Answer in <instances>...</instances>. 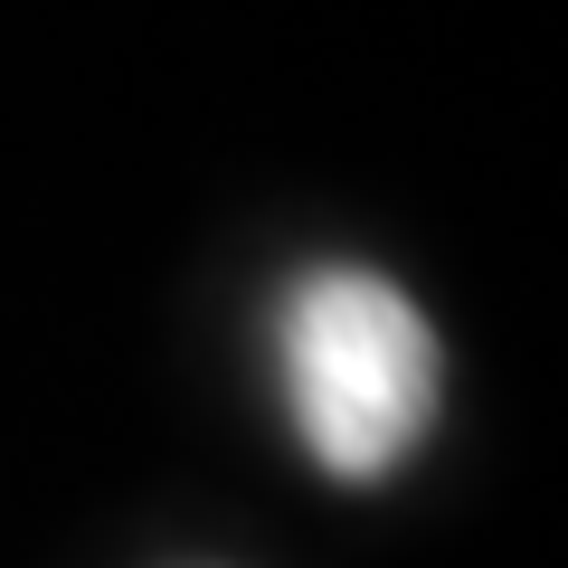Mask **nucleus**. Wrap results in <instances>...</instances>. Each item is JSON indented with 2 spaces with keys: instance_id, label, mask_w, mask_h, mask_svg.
Returning <instances> with one entry per match:
<instances>
[{
  "instance_id": "1",
  "label": "nucleus",
  "mask_w": 568,
  "mask_h": 568,
  "mask_svg": "<svg viewBox=\"0 0 568 568\" xmlns=\"http://www.w3.org/2000/svg\"><path fill=\"white\" fill-rule=\"evenodd\" d=\"M275 361H284L294 436L332 484H379L436 426V398H446L426 313L369 265H323L284 294Z\"/></svg>"
}]
</instances>
